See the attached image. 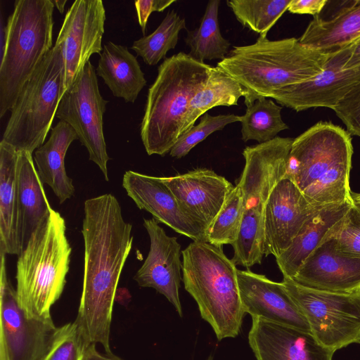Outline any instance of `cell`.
Instances as JSON below:
<instances>
[{"label": "cell", "mask_w": 360, "mask_h": 360, "mask_svg": "<svg viewBox=\"0 0 360 360\" xmlns=\"http://www.w3.org/2000/svg\"><path fill=\"white\" fill-rule=\"evenodd\" d=\"M84 210L83 283L75 322L86 347L99 344L110 353L114 300L132 248V226L124 219L117 199L110 193L87 199Z\"/></svg>", "instance_id": "cell-1"}, {"label": "cell", "mask_w": 360, "mask_h": 360, "mask_svg": "<svg viewBox=\"0 0 360 360\" xmlns=\"http://www.w3.org/2000/svg\"><path fill=\"white\" fill-rule=\"evenodd\" d=\"M331 53L302 44L295 37L236 46L217 67L247 91L246 106L261 98H273L284 89L311 79L325 69Z\"/></svg>", "instance_id": "cell-2"}, {"label": "cell", "mask_w": 360, "mask_h": 360, "mask_svg": "<svg viewBox=\"0 0 360 360\" xmlns=\"http://www.w3.org/2000/svg\"><path fill=\"white\" fill-rule=\"evenodd\" d=\"M352 154V137L347 130L330 122H319L294 139L285 176L315 206L351 200Z\"/></svg>", "instance_id": "cell-3"}, {"label": "cell", "mask_w": 360, "mask_h": 360, "mask_svg": "<svg viewBox=\"0 0 360 360\" xmlns=\"http://www.w3.org/2000/svg\"><path fill=\"white\" fill-rule=\"evenodd\" d=\"M71 252L65 219L52 209L18 255L15 290L27 316L52 319L51 309L63 293Z\"/></svg>", "instance_id": "cell-4"}, {"label": "cell", "mask_w": 360, "mask_h": 360, "mask_svg": "<svg viewBox=\"0 0 360 360\" xmlns=\"http://www.w3.org/2000/svg\"><path fill=\"white\" fill-rule=\"evenodd\" d=\"M213 66L179 52L167 58L148 89L141 138L148 155H165L181 135L191 100L207 81Z\"/></svg>", "instance_id": "cell-5"}, {"label": "cell", "mask_w": 360, "mask_h": 360, "mask_svg": "<svg viewBox=\"0 0 360 360\" xmlns=\"http://www.w3.org/2000/svg\"><path fill=\"white\" fill-rule=\"evenodd\" d=\"M181 254L184 288L196 302L201 317L219 340L236 337L245 314L236 265L222 246L205 240L193 241Z\"/></svg>", "instance_id": "cell-6"}, {"label": "cell", "mask_w": 360, "mask_h": 360, "mask_svg": "<svg viewBox=\"0 0 360 360\" xmlns=\"http://www.w3.org/2000/svg\"><path fill=\"white\" fill-rule=\"evenodd\" d=\"M294 139L276 136L243 151L245 165L237 184L243 195V216L232 261L249 269L261 264L264 255V217L276 184L285 176Z\"/></svg>", "instance_id": "cell-7"}, {"label": "cell", "mask_w": 360, "mask_h": 360, "mask_svg": "<svg viewBox=\"0 0 360 360\" xmlns=\"http://www.w3.org/2000/svg\"><path fill=\"white\" fill-rule=\"evenodd\" d=\"M53 0H16L0 55V117L13 108L23 86L53 48Z\"/></svg>", "instance_id": "cell-8"}, {"label": "cell", "mask_w": 360, "mask_h": 360, "mask_svg": "<svg viewBox=\"0 0 360 360\" xmlns=\"http://www.w3.org/2000/svg\"><path fill=\"white\" fill-rule=\"evenodd\" d=\"M63 75V48L56 42L23 86L1 141L31 154L44 143L64 94Z\"/></svg>", "instance_id": "cell-9"}, {"label": "cell", "mask_w": 360, "mask_h": 360, "mask_svg": "<svg viewBox=\"0 0 360 360\" xmlns=\"http://www.w3.org/2000/svg\"><path fill=\"white\" fill-rule=\"evenodd\" d=\"M281 282L321 345L335 353L349 345L360 344V290L352 292L314 290L286 277Z\"/></svg>", "instance_id": "cell-10"}, {"label": "cell", "mask_w": 360, "mask_h": 360, "mask_svg": "<svg viewBox=\"0 0 360 360\" xmlns=\"http://www.w3.org/2000/svg\"><path fill=\"white\" fill-rule=\"evenodd\" d=\"M108 101L101 96L96 69L90 61L75 82L63 95L55 117L68 123L89 153V160L100 169L108 181L107 153L103 134V114Z\"/></svg>", "instance_id": "cell-11"}, {"label": "cell", "mask_w": 360, "mask_h": 360, "mask_svg": "<svg viewBox=\"0 0 360 360\" xmlns=\"http://www.w3.org/2000/svg\"><path fill=\"white\" fill-rule=\"evenodd\" d=\"M6 254L1 252L0 360H39L56 330L52 319L26 315L7 277Z\"/></svg>", "instance_id": "cell-12"}, {"label": "cell", "mask_w": 360, "mask_h": 360, "mask_svg": "<svg viewBox=\"0 0 360 360\" xmlns=\"http://www.w3.org/2000/svg\"><path fill=\"white\" fill-rule=\"evenodd\" d=\"M105 19L101 0H76L66 13L56 41L63 48L64 93L75 82L90 57L101 53Z\"/></svg>", "instance_id": "cell-13"}, {"label": "cell", "mask_w": 360, "mask_h": 360, "mask_svg": "<svg viewBox=\"0 0 360 360\" xmlns=\"http://www.w3.org/2000/svg\"><path fill=\"white\" fill-rule=\"evenodd\" d=\"M322 207L310 203L290 178H282L271 192L265 207L264 255L278 257Z\"/></svg>", "instance_id": "cell-14"}, {"label": "cell", "mask_w": 360, "mask_h": 360, "mask_svg": "<svg viewBox=\"0 0 360 360\" xmlns=\"http://www.w3.org/2000/svg\"><path fill=\"white\" fill-rule=\"evenodd\" d=\"M347 59L346 47L332 53L322 72L310 80L284 89L274 100L296 112L319 107L334 110L360 82V66L346 68Z\"/></svg>", "instance_id": "cell-15"}, {"label": "cell", "mask_w": 360, "mask_h": 360, "mask_svg": "<svg viewBox=\"0 0 360 360\" xmlns=\"http://www.w3.org/2000/svg\"><path fill=\"white\" fill-rule=\"evenodd\" d=\"M143 226L149 236L150 249L134 279L139 286L154 288L164 295L182 316L181 245L176 237L167 235L155 219H143Z\"/></svg>", "instance_id": "cell-16"}, {"label": "cell", "mask_w": 360, "mask_h": 360, "mask_svg": "<svg viewBox=\"0 0 360 360\" xmlns=\"http://www.w3.org/2000/svg\"><path fill=\"white\" fill-rule=\"evenodd\" d=\"M161 179L204 236L235 186L225 177L207 168H197Z\"/></svg>", "instance_id": "cell-17"}, {"label": "cell", "mask_w": 360, "mask_h": 360, "mask_svg": "<svg viewBox=\"0 0 360 360\" xmlns=\"http://www.w3.org/2000/svg\"><path fill=\"white\" fill-rule=\"evenodd\" d=\"M243 309L252 318L310 332L309 324L282 282L278 283L250 269H238Z\"/></svg>", "instance_id": "cell-18"}, {"label": "cell", "mask_w": 360, "mask_h": 360, "mask_svg": "<svg viewBox=\"0 0 360 360\" xmlns=\"http://www.w3.org/2000/svg\"><path fill=\"white\" fill-rule=\"evenodd\" d=\"M330 233L291 279L302 286L319 290L334 292L359 290L360 258L340 252Z\"/></svg>", "instance_id": "cell-19"}, {"label": "cell", "mask_w": 360, "mask_h": 360, "mask_svg": "<svg viewBox=\"0 0 360 360\" xmlns=\"http://www.w3.org/2000/svg\"><path fill=\"white\" fill-rule=\"evenodd\" d=\"M252 319L248 342L257 360H333L334 352L311 333Z\"/></svg>", "instance_id": "cell-20"}, {"label": "cell", "mask_w": 360, "mask_h": 360, "mask_svg": "<svg viewBox=\"0 0 360 360\" xmlns=\"http://www.w3.org/2000/svg\"><path fill=\"white\" fill-rule=\"evenodd\" d=\"M122 186L136 206L150 213L158 223L193 241L205 240L200 227L183 211L161 177L129 170L123 176Z\"/></svg>", "instance_id": "cell-21"}, {"label": "cell", "mask_w": 360, "mask_h": 360, "mask_svg": "<svg viewBox=\"0 0 360 360\" xmlns=\"http://www.w3.org/2000/svg\"><path fill=\"white\" fill-rule=\"evenodd\" d=\"M18 151L0 142V250L19 255L22 249L21 219L17 182Z\"/></svg>", "instance_id": "cell-22"}, {"label": "cell", "mask_w": 360, "mask_h": 360, "mask_svg": "<svg viewBox=\"0 0 360 360\" xmlns=\"http://www.w3.org/2000/svg\"><path fill=\"white\" fill-rule=\"evenodd\" d=\"M360 37V0L344 1L328 19L316 15L299 38L311 49L332 53L353 43Z\"/></svg>", "instance_id": "cell-23"}, {"label": "cell", "mask_w": 360, "mask_h": 360, "mask_svg": "<svg viewBox=\"0 0 360 360\" xmlns=\"http://www.w3.org/2000/svg\"><path fill=\"white\" fill-rule=\"evenodd\" d=\"M352 202L353 199L324 206L304 224L289 248L276 258L283 277L292 278L295 275L309 255L344 217Z\"/></svg>", "instance_id": "cell-24"}, {"label": "cell", "mask_w": 360, "mask_h": 360, "mask_svg": "<svg viewBox=\"0 0 360 360\" xmlns=\"http://www.w3.org/2000/svg\"><path fill=\"white\" fill-rule=\"evenodd\" d=\"M77 139L71 126L60 120L51 129L49 139L34 153L33 160L41 181L51 187L60 204L75 193L72 179L66 173L65 157L70 144Z\"/></svg>", "instance_id": "cell-25"}, {"label": "cell", "mask_w": 360, "mask_h": 360, "mask_svg": "<svg viewBox=\"0 0 360 360\" xmlns=\"http://www.w3.org/2000/svg\"><path fill=\"white\" fill-rule=\"evenodd\" d=\"M96 72L112 94L125 102L134 103L146 84L136 57L127 46L112 41L104 44Z\"/></svg>", "instance_id": "cell-26"}, {"label": "cell", "mask_w": 360, "mask_h": 360, "mask_svg": "<svg viewBox=\"0 0 360 360\" xmlns=\"http://www.w3.org/2000/svg\"><path fill=\"white\" fill-rule=\"evenodd\" d=\"M16 171L23 248L32 233L49 217L53 208L34 167L32 154L18 152Z\"/></svg>", "instance_id": "cell-27"}, {"label": "cell", "mask_w": 360, "mask_h": 360, "mask_svg": "<svg viewBox=\"0 0 360 360\" xmlns=\"http://www.w3.org/2000/svg\"><path fill=\"white\" fill-rule=\"evenodd\" d=\"M246 95V89L239 82L217 66L213 67L205 85L190 101L181 134L194 126L196 120L209 110L217 106L237 105L239 98Z\"/></svg>", "instance_id": "cell-28"}, {"label": "cell", "mask_w": 360, "mask_h": 360, "mask_svg": "<svg viewBox=\"0 0 360 360\" xmlns=\"http://www.w3.org/2000/svg\"><path fill=\"white\" fill-rule=\"evenodd\" d=\"M219 0L209 1L200 26L187 31L185 41L190 48L188 54L201 63L205 60H224L229 53L231 44L222 37L219 29Z\"/></svg>", "instance_id": "cell-29"}, {"label": "cell", "mask_w": 360, "mask_h": 360, "mask_svg": "<svg viewBox=\"0 0 360 360\" xmlns=\"http://www.w3.org/2000/svg\"><path fill=\"white\" fill-rule=\"evenodd\" d=\"M282 107L271 99L261 98L248 105L245 113L240 116L242 140H255L259 143L269 141L288 129L281 117Z\"/></svg>", "instance_id": "cell-30"}, {"label": "cell", "mask_w": 360, "mask_h": 360, "mask_svg": "<svg viewBox=\"0 0 360 360\" xmlns=\"http://www.w3.org/2000/svg\"><path fill=\"white\" fill-rule=\"evenodd\" d=\"M183 29H186L185 18H181L175 11H169L153 32L134 41L131 49L145 63L155 65L165 58L169 50L175 48Z\"/></svg>", "instance_id": "cell-31"}, {"label": "cell", "mask_w": 360, "mask_h": 360, "mask_svg": "<svg viewBox=\"0 0 360 360\" xmlns=\"http://www.w3.org/2000/svg\"><path fill=\"white\" fill-rule=\"evenodd\" d=\"M290 2L291 0H230L226 4L243 27L259 36L267 37Z\"/></svg>", "instance_id": "cell-32"}, {"label": "cell", "mask_w": 360, "mask_h": 360, "mask_svg": "<svg viewBox=\"0 0 360 360\" xmlns=\"http://www.w3.org/2000/svg\"><path fill=\"white\" fill-rule=\"evenodd\" d=\"M243 216V195L236 184L206 231L205 240L218 246L233 245L239 236Z\"/></svg>", "instance_id": "cell-33"}, {"label": "cell", "mask_w": 360, "mask_h": 360, "mask_svg": "<svg viewBox=\"0 0 360 360\" xmlns=\"http://www.w3.org/2000/svg\"><path fill=\"white\" fill-rule=\"evenodd\" d=\"M86 347L77 323L69 322L56 328L39 360H82Z\"/></svg>", "instance_id": "cell-34"}, {"label": "cell", "mask_w": 360, "mask_h": 360, "mask_svg": "<svg viewBox=\"0 0 360 360\" xmlns=\"http://www.w3.org/2000/svg\"><path fill=\"white\" fill-rule=\"evenodd\" d=\"M200 118L197 125L193 126L179 137L169 152L172 157L181 158L186 156L213 132L222 130L229 124L240 122V116L234 114L212 116L206 112Z\"/></svg>", "instance_id": "cell-35"}, {"label": "cell", "mask_w": 360, "mask_h": 360, "mask_svg": "<svg viewBox=\"0 0 360 360\" xmlns=\"http://www.w3.org/2000/svg\"><path fill=\"white\" fill-rule=\"evenodd\" d=\"M342 253L360 258V203L354 200L330 233Z\"/></svg>", "instance_id": "cell-36"}, {"label": "cell", "mask_w": 360, "mask_h": 360, "mask_svg": "<svg viewBox=\"0 0 360 360\" xmlns=\"http://www.w3.org/2000/svg\"><path fill=\"white\" fill-rule=\"evenodd\" d=\"M334 112L351 135L360 136V82L339 102Z\"/></svg>", "instance_id": "cell-37"}, {"label": "cell", "mask_w": 360, "mask_h": 360, "mask_svg": "<svg viewBox=\"0 0 360 360\" xmlns=\"http://www.w3.org/2000/svg\"><path fill=\"white\" fill-rule=\"evenodd\" d=\"M176 0H138L134 1L139 24L143 35L149 16L153 12H162L175 3Z\"/></svg>", "instance_id": "cell-38"}, {"label": "cell", "mask_w": 360, "mask_h": 360, "mask_svg": "<svg viewBox=\"0 0 360 360\" xmlns=\"http://www.w3.org/2000/svg\"><path fill=\"white\" fill-rule=\"evenodd\" d=\"M327 3V0H291L287 11L291 13L310 14L314 17L321 14Z\"/></svg>", "instance_id": "cell-39"}, {"label": "cell", "mask_w": 360, "mask_h": 360, "mask_svg": "<svg viewBox=\"0 0 360 360\" xmlns=\"http://www.w3.org/2000/svg\"><path fill=\"white\" fill-rule=\"evenodd\" d=\"M82 360H122L112 352L101 353L96 348V345H90L85 348Z\"/></svg>", "instance_id": "cell-40"}, {"label": "cell", "mask_w": 360, "mask_h": 360, "mask_svg": "<svg viewBox=\"0 0 360 360\" xmlns=\"http://www.w3.org/2000/svg\"><path fill=\"white\" fill-rule=\"evenodd\" d=\"M348 59L345 63L346 68L360 66V37L347 47Z\"/></svg>", "instance_id": "cell-41"}, {"label": "cell", "mask_w": 360, "mask_h": 360, "mask_svg": "<svg viewBox=\"0 0 360 360\" xmlns=\"http://www.w3.org/2000/svg\"><path fill=\"white\" fill-rule=\"evenodd\" d=\"M54 6L56 7L60 13H63L65 9V6L67 3L66 0H53Z\"/></svg>", "instance_id": "cell-42"}, {"label": "cell", "mask_w": 360, "mask_h": 360, "mask_svg": "<svg viewBox=\"0 0 360 360\" xmlns=\"http://www.w3.org/2000/svg\"><path fill=\"white\" fill-rule=\"evenodd\" d=\"M352 198L354 200L360 203V193H352Z\"/></svg>", "instance_id": "cell-43"}, {"label": "cell", "mask_w": 360, "mask_h": 360, "mask_svg": "<svg viewBox=\"0 0 360 360\" xmlns=\"http://www.w3.org/2000/svg\"><path fill=\"white\" fill-rule=\"evenodd\" d=\"M212 359H213V356H212V355H210V356H208V358L207 359V360H212Z\"/></svg>", "instance_id": "cell-44"}]
</instances>
